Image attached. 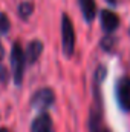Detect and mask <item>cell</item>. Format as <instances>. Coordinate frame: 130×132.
Returning a JSON list of instances; mask_svg holds the SVG:
<instances>
[{
	"label": "cell",
	"instance_id": "cell-5",
	"mask_svg": "<svg viewBox=\"0 0 130 132\" xmlns=\"http://www.w3.org/2000/svg\"><path fill=\"white\" fill-rule=\"evenodd\" d=\"M31 132H54V125H52L51 115L46 112L37 115L31 125Z\"/></svg>",
	"mask_w": 130,
	"mask_h": 132
},
{
	"label": "cell",
	"instance_id": "cell-12",
	"mask_svg": "<svg viewBox=\"0 0 130 132\" xmlns=\"http://www.w3.org/2000/svg\"><path fill=\"white\" fill-rule=\"evenodd\" d=\"M8 81V72L5 66H0V83H6Z\"/></svg>",
	"mask_w": 130,
	"mask_h": 132
},
{
	"label": "cell",
	"instance_id": "cell-7",
	"mask_svg": "<svg viewBox=\"0 0 130 132\" xmlns=\"http://www.w3.org/2000/svg\"><path fill=\"white\" fill-rule=\"evenodd\" d=\"M41 51H43V43H41L40 40H32V42L28 45V49H26V62L31 63V65L35 63V62L38 60Z\"/></svg>",
	"mask_w": 130,
	"mask_h": 132
},
{
	"label": "cell",
	"instance_id": "cell-9",
	"mask_svg": "<svg viewBox=\"0 0 130 132\" xmlns=\"http://www.w3.org/2000/svg\"><path fill=\"white\" fill-rule=\"evenodd\" d=\"M32 11H34V5L31 2H23V3L18 5V15L25 20L32 14Z\"/></svg>",
	"mask_w": 130,
	"mask_h": 132
},
{
	"label": "cell",
	"instance_id": "cell-15",
	"mask_svg": "<svg viewBox=\"0 0 130 132\" xmlns=\"http://www.w3.org/2000/svg\"><path fill=\"white\" fill-rule=\"evenodd\" d=\"M106 2H107V3H110V5H112V6H115V5H116V2H118V0H106Z\"/></svg>",
	"mask_w": 130,
	"mask_h": 132
},
{
	"label": "cell",
	"instance_id": "cell-10",
	"mask_svg": "<svg viewBox=\"0 0 130 132\" xmlns=\"http://www.w3.org/2000/svg\"><path fill=\"white\" fill-rule=\"evenodd\" d=\"M9 28H11L9 19L6 17V14L0 12V35H3V34H8Z\"/></svg>",
	"mask_w": 130,
	"mask_h": 132
},
{
	"label": "cell",
	"instance_id": "cell-4",
	"mask_svg": "<svg viewBox=\"0 0 130 132\" xmlns=\"http://www.w3.org/2000/svg\"><path fill=\"white\" fill-rule=\"evenodd\" d=\"M116 95H118V101H119L121 108L124 111H130V78L129 77H124V78L119 80Z\"/></svg>",
	"mask_w": 130,
	"mask_h": 132
},
{
	"label": "cell",
	"instance_id": "cell-6",
	"mask_svg": "<svg viewBox=\"0 0 130 132\" xmlns=\"http://www.w3.org/2000/svg\"><path fill=\"white\" fill-rule=\"evenodd\" d=\"M101 26L106 32H113L119 26V17L110 9H103L101 11Z\"/></svg>",
	"mask_w": 130,
	"mask_h": 132
},
{
	"label": "cell",
	"instance_id": "cell-8",
	"mask_svg": "<svg viewBox=\"0 0 130 132\" xmlns=\"http://www.w3.org/2000/svg\"><path fill=\"white\" fill-rule=\"evenodd\" d=\"M80 2V8H81V12L84 15V20L86 22H92L97 15V5H95V0H78Z\"/></svg>",
	"mask_w": 130,
	"mask_h": 132
},
{
	"label": "cell",
	"instance_id": "cell-2",
	"mask_svg": "<svg viewBox=\"0 0 130 132\" xmlns=\"http://www.w3.org/2000/svg\"><path fill=\"white\" fill-rule=\"evenodd\" d=\"M61 43H63V52L66 57H70L75 49V31L72 20L67 14H63L61 17Z\"/></svg>",
	"mask_w": 130,
	"mask_h": 132
},
{
	"label": "cell",
	"instance_id": "cell-13",
	"mask_svg": "<svg viewBox=\"0 0 130 132\" xmlns=\"http://www.w3.org/2000/svg\"><path fill=\"white\" fill-rule=\"evenodd\" d=\"M90 132H110L107 128H103V126H98V128H94L90 129Z\"/></svg>",
	"mask_w": 130,
	"mask_h": 132
},
{
	"label": "cell",
	"instance_id": "cell-1",
	"mask_svg": "<svg viewBox=\"0 0 130 132\" xmlns=\"http://www.w3.org/2000/svg\"><path fill=\"white\" fill-rule=\"evenodd\" d=\"M25 63H26V54L22 49V45L15 42L11 49V69H12V77L14 83L17 86L22 85L23 81V72H25Z\"/></svg>",
	"mask_w": 130,
	"mask_h": 132
},
{
	"label": "cell",
	"instance_id": "cell-16",
	"mask_svg": "<svg viewBox=\"0 0 130 132\" xmlns=\"http://www.w3.org/2000/svg\"><path fill=\"white\" fill-rule=\"evenodd\" d=\"M0 132H9L6 128H0Z\"/></svg>",
	"mask_w": 130,
	"mask_h": 132
},
{
	"label": "cell",
	"instance_id": "cell-11",
	"mask_svg": "<svg viewBox=\"0 0 130 132\" xmlns=\"http://www.w3.org/2000/svg\"><path fill=\"white\" fill-rule=\"evenodd\" d=\"M113 45H115V38L112 35H106L103 40H101V48L106 49V51H112L113 49Z\"/></svg>",
	"mask_w": 130,
	"mask_h": 132
},
{
	"label": "cell",
	"instance_id": "cell-3",
	"mask_svg": "<svg viewBox=\"0 0 130 132\" xmlns=\"http://www.w3.org/2000/svg\"><path fill=\"white\" fill-rule=\"evenodd\" d=\"M54 91L49 89V88H41L38 91H35L32 94V98H31V106L34 109H40V111H44L48 109L49 106L54 104Z\"/></svg>",
	"mask_w": 130,
	"mask_h": 132
},
{
	"label": "cell",
	"instance_id": "cell-14",
	"mask_svg": "<svg viewBox=\"0 0 130 132\" xmlns=\"http://www.w3.org/2000/svg\"><path fill=\"white\" fill-rule=\"evenodd\" d=\"M5 57V49H3V46H2V43H0V60Z\"/></svg>",
	"mask_w": 130,
	"mask_h": 132
}]
</instances>
